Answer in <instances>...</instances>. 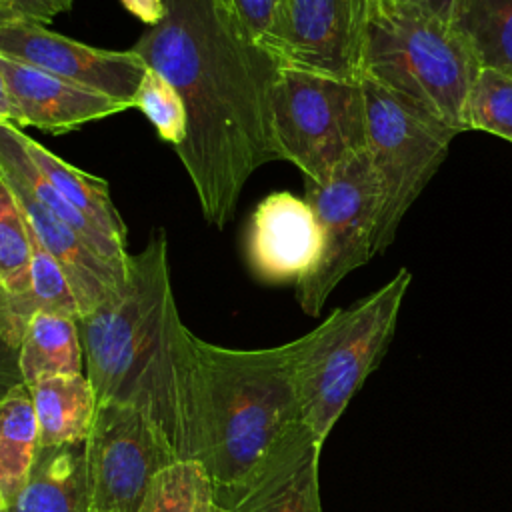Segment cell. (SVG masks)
<instances>
[{
	"instance_id": "cell-18",
	"label": "cell",
	"mask_w": 512,
	"mask_h": 512,
	"mask_svg": "<svg viewBox=\"0 0 512 512\" xmlns=\"http://www.w3.org/2000/svg\"><path fill=\"white\" fill-rule=\"evenodd\" d=\"M0 174L20 182L26 190H30L42 206H46L52 214L72 226L104 258L118 264L128 262V248L104 234L84 212H80L48 182V178L28 156L20 140V128H14L10 124H0Z\"/></svg>"
},
{
	"instance_id": "cell-17",
	"label": "cell",
	"mask_w": 512,
	"mask_h": 512,
	"mask_svg": "<svg viewBox=\"0 0 512 512\" xmlns=\"http://www.w3.org/2000/svg\"><path fill=\"white\" fill-rule=\"evenodd\" d=\"M34 236V234H32ZM38 312L80 318L78 298L62 266L34 236L30 286L20 294H0V336L6 348L20 350L22 338Z\"/></svg>"
},
{
	"instance_id": "cell-29",
	"label": "cell",
	"mask_w": 512,
	"mask_h": 512,
	"mask_svg": "<svg viewBox=\"0 0 512 512\" xmlns=\"http://www.w3.org/2000/svg\"><path fill=\"white\" fill-rule=\"evenodd\" d=\"M74 0H0V22L50 24L56 14L68 12Z\"/></svg>"
},
{
	"instance_id": "cell-15",
	"label": "cell",
	"mask_w": 512,
	"mask_h": 512,
	"mask_svg": "<svg viewBox=\"0 0 512 512\" xmlns=\"http://www.w3.org/2000/svg\"><path fill=\"white\" fill-rule=\"evenodd\" d=\"M0 178L10 186L12 194L22 206L30 230L40 246L62 266L64 274L68 276L78 298L80 316L92 312L122 288L128 262L118 264L104 258L72 226L42 206L20 182L2 174Z\"/></svg>"
},
{
	"instance_id": "cell-25",
	"label": "cell",
	"mask_w": 512,
	"mask_h": 512,
	"mask_svg": "<svg viewBox=\"0 0 512 512\" xmlns=\"http://www.w3.org/2000/svg\"><path fill=\"white\" fill-rule=\"evenodd\" d=\"M34 236L22 206L0 178V294H20L30 286Z\"/></svg>"
},
{
	"instance_id": "cell-33",
	"label": "cell",
	"mask_w": 512,
	"mask_h": 512,
	"mask_svg": "<svg viewBox=\"0 0 512 512\" xmlns=\"http://www.w3.org/2000/svg\"><path fill=\"white\" fill-rule=\"evenodd\" d=\"M222 2H224V4H228V6H230V0H222Z\"/></svg>"
},
{
	"instance_id": "cell-14",
	"label": "cell",
	"mask_w": 512,
	"mask_h": 512,
	"mask_svg": "<svg viewBox=\"0 0 512 512\" xmlns=\"http://www.w3.org/2000/svg\"><path fill=\"white\" fill-rule=\"evenodd\" d=\"M322 256V228L306 196L268 194L246 228V258L252 272L272 284H298Z\"/></svg>"
},
{
	"instance_id": "cell-12",
	"label": "cell",
	"mask_w": 512,
	"mask_h": 512,
	"mask_svg": "<svg viewBox=\"0 0 512 512\" xmlns=\"http://www.w3.org/2000/svg\"><path fill=\"white\" fill-rule=\"evenodd\" d=\"M124 102L0 54V124L60 136L128 110Z\"/></svg>"
},
{
	"instance_id": "cell-4",
	"label": "cell",
	"mask_w": 512,
	"mask_h": 512,
	"mask_svg": "<svg viewBox=\"0 0 512 512\" xmlns=\"http://www.w3.org/2000/svg\"><path fill=\"white\" fill-rule=\"evenodd\" d=\"M478 72L480 64L454 24L410 4L372 2L362 76L460 134Z\"/></svg>"
},
{
	"instance_id": "cell-2",
	"label": "cell",
	"mask_w": 512,
	"mask_h": 512,
	"mask_svg": "<svg viewBox=\"0 0 512 512\" xmlns=\"http://www.w3.org/2000/svg\"><path fill=\"white\" fill-rule=\"evenodd\" d=\"M78 328L96 400L142 408L180 460L194 458V334L178 314L162 228L130 254L122 288Z\"/></svg>"
},
{
	"instance_id": "cell-10",
	"label": "cell",
	"mask_w": 512,
	"mask_h": 512,
	"mask_svg": "<svg viewBox=\"0 0 512 512\" xmlns=\"http://www.w3.org/2000/svg\"><path fill=\"white\" fill-rule=\"evenodd\" d=\"M372 2L286 0L276 44L282 66L360 80Z\"/></svg>"
},
{
	"instance_id": "cell-20",
	"label": "cell",
	"mask_w": 512,
	"mask_h": 512,
	"mask_svg": "<svg viewBox=\"0 0 512 512\" xmlns=\"http://www.w3.org/2000/svg\"><path fill=\"white\" fill-rule=\"evenodd\" d=\"M84 368L86 362L78 318L38 312L32 318L18 350L22 384L32 386L52 376L84 374Z\"/></svg>"
},
{
	"instance_id": "cell-31",
	"label": "cell",
	"mask_w": 512,
	"mask_h": 512,
	"mask_svg": "<svg viewBox=\"0 0 512 512\" xmlns=\"http://www.w3.org/2000/svg\"><path fill=\"white\" fill-rule=\"evenodd\" d=\"M394 2H402V4H410L416 6L424 12H430L450 24H454V18L462 6L464 0H394Z\"/></svg>"
},
{
	"instance_id": "cell-6",
	"label": "cell",
	"mask_w": 512,
	"mask_h": 512,
	"mask_svg": "<svg viewBox=\"0 0 512 512\" xmlns=\"http://www.w3.org/2000/svg\"><path fill=\"white\" fill-rule=\"evenodd\" d=\"M272 132L280 160L300 170L304 186L326 184L368 150L362 82L282 66L272 92Z\"/></svg>"
},
{
	"instance_id": "cell-28",
	"label": "cell",
	"mask_w": 512,
	"mask_h": 512,
	"mask_svg": "<svg viewBox=\"0 0 512 512\" xmlns=\"http://www.w3.org/2000/svg\"><path fill=\"white\" fill-rule=\"evenodd\" d=\"M284 6L286 0H230V8L248 30V34L274 54Z\"/></svg>"
},
{
	"instance_id": "cell-27",
	"label": "cell",
	"mask_w": 512,
	"mask_h": 512,
	"mask_svg": "<svg viewBox=\"0 0 512 512\" xmlns=\"http://www.w3.org/2000/svg\"><path fill=\"white\" fill-rule=\"evenodd\" d=\"M134 108H138L156 128L158 136L172 146L186 138L188 116L178 90L160 72L148 68L138 88Z\"/></svg>"
},
{
	"instance_id": "cell-3",
	"label": "cell",
	"mask_w": 512,
	"mask_h": 512,
	"mask_svg": "<svg viewBox=\"0 0 512 512\" xmlns=\"http://www.w3.org/2000/svg\"><path fill=\"white\" fill-rule=\"evenodd\" d=\"M300 420L292 342L236 350L194 336V460L216 494L240 486Z\"/></svg>"
},
{
	"instance_id": "cell-19",
	"label": "cell",
	"mask_w": 512,
	"mask_h": 512,
	"mask_svg": "<svg viewBox=\"0 0 512 512\" xmlns=\"http://www.w3.org/2000/svg\"><path fill=\"white\" fill-rule=\"evenodd\" d=\"M40 430V446L88 438L98 400L86 374L52 376L28 386Z\"/></svg>"
},
{
	"instance_id": "cell-7",
	"label": "cell",
	"mask_w": 512,
	"mask_h": 512,
	"mask_svg": "<svg viewBox=\"0 0 512 512\" xmlns=\"http://www.w3.org/2000/svg\"><path fill=\"white\" fill-rule=\"evenodd\" d=\"M366 98L368 154L380 184L374 252L394 242L398 226L448 156L458 132L424 114L378 82L360 78Z\"/></svg>"
},
{
	"instance_id": "cell-9",
	"label": "cell",
	"mask_w": 512,
	"mask_h": 512,
	"mask_svg": "<svg viewBox=\"0 0 512 512\" xmlns=\"http://www.w3.org/2000/svg\"><path fill=\"white\" fill-rule=\"evenodd\" d=\"M92 512H138L154 476L180 460L164 430L138 406L98 402L86 438Z\"/></svg>"
},
{
	"instance_id": "cell-32",
	"label": "cell",
	"mask_w": 512,
	"mask_h": 512,
	"mask_svg": "<svg viewBox=\"0 0 512 512\" xmlns=\"http://www.w3.org/2000/svg\"><path fill=\"white\" fill-rule=\"evenodd\" d=\"M214 512H228V510H226V508H222V506H218V504H216V506H214Z\"/></svg>"
},
{
	"instance_id": "cell-11",
	"label": "cell",
	"mask_w": 512,
	"mask_h": 512,
	"mask_svg": "<svg viewBox=\"0 0 512 512\" xmlns=\"http://www.w3.org/2000/svg\"><path fill=\"white\" fill-rule=\"evenodd\" d=\"M0 54L102 92L134 108L148 64L130 50L82 44L36 22H0Z\"/></svg>"
},
{
	"instance_id": "cell-26",
	"label": "cell",
	"mask_w": 512,
	"mask_h": 512,
	"mask_svg": "<svg viewBox=\"0 0 512 512\" xmlns=\"http://www.w3.org/2000/svg\"><path fill=\"white\" fill-rule=\"evenodd\" d=\"M466 130H480L512 142V76L480 68L464 112Z\"/></svg>"
},
{
	"instance_id": "cell-13",
	"label": "cell",
	"mask_w": 512,
	"mask_h": 512,
	"mask_svg": "<svg viewBox=\"0 0 512 512\" xmlns=\"http://www.w3.org/2000/svg\"><path fill=\"white\" fill-rule=\"evenodd\" d=\"M322 444L304 420L296 422L240 486L216 494V504L228 512H322Z\"/></svg>"
},
{
	"instance_id": "cell-8",
	"label": "cell",
	"mask_w": 512,
	"mask_h": 512,
	"mask_svg": "<svg viewBox=\"0 0 512 512\" xmlns=\"http://www.w3.org/2000/svg\"><path fill=\"white\" fill-rule=\"evenodd\" d=\"M304 190L322 228V256L296 284V300L306 314L318 316L332 290L376 254L382 198L368 150L346 162L326 184Z\"/></svg>"
},
{
	"instance_id": "cell-23",
	"label": "cell",
	"mask_w": 512,
	"mask_h": 512,
	"mask_svg": "<svg viewBox=\"0 0 512 512\" xmlns=\"http://www.w3.org/2000/svg\"><path fill=\"white\" fill-rule=\"evenodd\" d=\"M454 26L480 68L512 76V0H464Z\"/></svg>"
},
{
	"instance_id": "cell-24",
	"label": "cell",
	"mask_w": 512,
	"mask_h": 512,
	"mask_svg": "<svg viewBox=\"0 0 512 512\" xmlns=\"http://www.w3.org/2000/svg\"><path fill=\"white\" fill-rule=\"evenodd\" d=\"M216 484L200 460H176L148 486L138 512H214Z\"/></svg>"
},
{
	"instance_id": "cell-1",
	"label": "cell",
	"mask_w": 512,
	"mask_h": 512,
	"mask_svg": "<svg viewBox=\"0 0 512 512\" xmlns=\"http://www.w3.org/2000/svg\"><path fill=\"white\" fill-rule=\"evenodd\" d=\"M132 50L182 96L188 128L174 152L204 220L224 228L248 178L280 160L272 132L280 58L222 0H166L164 18Z\"/></svg>"
},
{
	"instance_id": "cell-5",
	"label": "cell",
	"mask_w": 512,
	"mask_h": 512,
	"mask_svg": "<svg viewBox=\"0 0 512 512\" xmlns=\"http://www.w3.org/2000/svg\"><path fill=\"white\" fill-rule=\"evenodd\" d=\"M410 280V270L400 268L384 286L348 308H336L314 330L292 340V372L302 420L320 442L380 366Z\"/></svg>"
},
{
	"instance_id": "cell-22",
	"label": "cell",
	"mask_w": 512,
	"mask_h": 512,
	"mask_svg": "<svg viewBox=\"0 0 512 512\" xmlns=\"http://www.w3.org/2000/svg\"><path fill=\"white\" fill-rule=\"evenodd\" d=\"M20 140L28 156L38 166V170L48 178V182L68 202H72L80 212H84L104 234L114 238L118 244L126 246V224L120 218L118 208L114 206L108 182L68 164L52 150H48L34 138L26 136L22 130Z\"/></svg>"
},
{
	"instance_id": "cell-16",
	"label": "cell",
	"mask_w": 512,
	"mask_h": 512,
	"mask_svg": "<svg viewBox=\"0 0 512 512\" xmlns=\"http://www.w3.org/2000/svg\"><path fill=\"white\" fill-rule=\"evenodd\" d=\"M0 512H92L86 440L40 446L22 492Z\"/></svg>"
},
{
	"instance_id": "cell-30",
	"label": "cell",
	"mask_w": 512,
	"mask_h": 512,
	"mask_svg": "<svg viewBox=\"0 0 512 512\" xmlns=\"http://www.w3.org/2000/svg\"><path fill=\"white\" fill-rule=\"evenodd\" d=\"M122 6L148 26L158 24L166 12V0H122Z\"/></svg>"
},
{
	"instance_id": "cell-21",
	"label": "cell",
	"mask_w": 512,
	"mask_h": 512,
	"mask_svg": "<svg viewBox=\"0 0 512 512\" xmlns=\"http://www.w3.org/2000/svg\"><path fill=\"white\" fill-rule=\"evenodd\" d=\"M38 448L40 430L30 390L14 384L0 402V510L22 492Z\"/></svg>"
}]
</instances>
